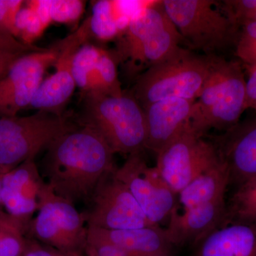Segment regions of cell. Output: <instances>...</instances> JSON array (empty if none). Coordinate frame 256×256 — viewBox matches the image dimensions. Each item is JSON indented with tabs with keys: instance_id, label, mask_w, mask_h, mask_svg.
Returning a JSON list of instances; mask_svg holds the SVG:
<instances>
[{
	"instance_id": "28",
	"label": "cell",
	"mask_w": 256,
	"mask_h": 256,
	"mask_svg": "<svg viewBox=\"0 0 256 256\" xmlns=\"http://www.w3.org/2000/svg\"><path fill=\"white\" fill-rule=\"evenodd\" d=\"M26 238L23 230L0 226V256H23Z\"/></svg>"
},
{
	"instance_id": "35",
	"label": "cell",
	"mask_w": 256,
	"mask_h": 256,
	"mask_svg": "<svg viewBox=\"0 0 256 256\" xmlns=\"http://www.w3.org/2000/svg\"><path fill=\"white\" fill-rule=\"evenodd\" d=\"M0 226L15 227L23 230L25 234L28 230V225L22 220L13 216L8 212L0 210Z\"/></svg>"
},
{
	"instance_id": "1",
	"label": "cell",
	"mask_w": 256,
	"mask_h": 256,
	"mask_svg": "<svg viewBox=\"0 0 256 256\" xmlns=\"http://www.w3.org/2000/svg\"><path fill=\"white\" fill-rule=\"evenodd\" d=\"M114 154L98 133L82 126L48 146L42 176L57 196L74 205L86 204L101 178L117 168Z\"/></svg>"
},
{
	"instance_id": "16",
	"label": "cell",
	"mask_w": 256,
	"mask_h": 256,
	"mask_svg": "<svg viewBox=\"0 0 256 256\" xmlns=\"http://www.w3.org/2000/svg\"><path fill=\"white\" fill-rule=\"evenodd\" d=\"M195 101L170 98L143 106L146 126V149L158 154L191 122Z\"/></svg>"
},
{
	"instance_id": "27",
	"label": "cell",
	"mask_w": 256,
	"mask_h": 256,
	"mask_svg": "<svg viewBox=\"0 0 256 256\" xmlns=\"http://www.w3.org/2000/svg\"><path fill=\"white\" fill-rule=\"evenodd\" d=\"M236 44V56L242 64H254L256 60V22L242 25Z\"/></svg>"
},
{
	"instance_id": "24",
	"label": "cell",
	"mask_w": 256,
	"mask_h": 256,
	"mask_svg": "<svg viewBox=\"0 0 256 256\" xmlns=\"http://www.w3.org/2000/svg\"><path fill=\"white\" fill-rule=\"evenodd\" d=\"M104 50L88 43L82 45L76 54L72 73L76 87L86 92L88 82L96 68Z\"/></svg>"
},
{
	"instance_id": "31",
	"label": "cell",
	"mask_w": 256,
	"mask_h": 256,
	"mask_svg": "<svg viewBox=\"0 0 256 256\" xmlns=\"http://www.w3.org/2000/svg\"><path fill=\"white\" fill-rule=\"evenodd\" d=\"M74 252H62L41 244L34 239L26 238V248L23 256H70Z\"/></svg>"
},
{
	"instance_id": "38",
	"label": "cell",
	"mask_w": 256,
	"mask_h": 256,
	"mask_svg": "<svg viewBox=\"0 0 256 256\" xmlns=\"http://www.w3.org/2000/svg\"><path fill=\"white\" fill-rule=\"evenodd\" d=\"M171 256L170 255H158V256Z\"/></svg>"
},
{
	"instance_id": "26",
	"label": "cell",
	"mask_w": 256,
	"mask_h": 256,
	"mask_svg": "<svg viewBox=\"0 0 256 256\" xmlns=\"http://www.w3.org/2000/svg\"><path fill=\"white\" fill-rule=\"evenodd\" d=\"M86 2L82 0H52V22L72 24L82 18Z\"/></svg>"
},
{
	"instance_id": "7",
	"label": "cell",
	"mask_w": 256,
	"mask_h": 256,
	"mask_svg": "<svg viewBox=\"0 0 256 256\" xmlns=\"http://www.w3.org/2000/svg\"><path fill=\"white\" fill-rule=\"evenodd\" d=\"M75 126L64 116L38 110L0 118V165L14 169L35 156Z\"/></svg>"
},
{
	"instance_id": "5",
	"label": "cell",
	"mask_w": 256,
	"mask_h": 256,
	"mask_svg": "<svg viewBox=\"0 0 256 256\" xmlns=\"http://www.w3.org/2000/svg\"><path fill=\"white\" fill-rule=\"evenodd\" d=\"M116 60L128 62L134 68H148L166 62L180 53L184 42L165 11L162 1H152L136 16L118 38Z\"/></svg>"
},
{
	"instance_id": "29",
	"label": "cell",
	"mask_w": 256,
	"mask_h": 256,
	"mask_svg": "<svg viewBox=\"0 0 256 256\" xmlns=\"http://www.w3.org/2000/svg\"><path fill=\"white\" fill-rule=\"evenodd\" d=\"M24 4L22 0H0V33L15 38V22Z\"/></svg>"
},
{
	"instance_id": "11",
	"label": "cell",
	"mask_w": 256,
	"mask_h": 256,
	"mask_svg": "<svg viewBox=\"0 0 256 256\" xmlns=\"http://www.w3.org/2000/svg\"><path fill=\"white\" fill-rule=\"evenodd\" d=\"M60 42L48 48L24 54L0 77V118L16 116L30 107L48 67L54 65Z\"/></svg>"
},
{
	"instance_id": "9",
	"label": "cell",
	"mask_w": 256,
	"mask_h": 256,
	"mask_svg": "<svg viewBox=\"0 0 256 256\" xmlns=\"http://www.w3.org/2000/svg\"><path fill=\"white\" fill-rule=\"evenodd\" d=\"M26 233L28 238L62 252H84L88 226L75 205L57 196L47 184L41 206Z\"/></svg>"
},
{
	"instance_id": "14",
	"label": "cell",
	"mask_w": 256,
	"mask_h": 256,
	"mask_svg": "<svg viewBox=\"0 0 256 256\" xmlns=\"http://www.w3.org/2000/svg\"><path fill=\"white\" fill-rule=\"evenodd\" d=\"M46 186L34 159L26 160L3 178L2 205L8 214L28 225L32 216L40 210Z\"/></svg>"
},
{
	"instance_id": "21",
	"label": "cell",
	"mask_w": 256,
	"mask_h": 256,
	"mask_svg": "<svg viewBox=\"0 0 256 256\" xmlns=\"http://www.w3.org/2000/svg\"><path fill=\"white\" fill-rule=\"evenodd\" d=\"M89 20L92 36L101 41H110L124 34L132 18L124 1L100 0L94 3Z\"/></svg>"
},
{
	"instance_id": "19",
	"label": "cell",
	"mask_w": 256,
	"mask_h": 256,
	"mask_svg": "<svg viewBox=\"0 0 256 256\" xmlns=\"http://www.w3.org/2000/svg\"><path fill=\"white\" fill-rule=\"evenodd\" d=\"M88 232L121 248L132 256H170L172 246L160 226L118 230L88 226Z\"/></svg>"
},
{
	"instance_id": "4",
	"label": "cell",
	"mask_w": 256,
	"mask_h": 256,
	"mask_svg": "<svg viewBox=\"0 0 256 256\" xmlns=\"http://www.w3.org/2000/svg\"><path fill=\"white\" fill-rule=\"evenodd\" d=\"M216 55H196L183 48L162 63L146 69L137 78L132 95L143 106L156 101L201 95Z\"/></svg>"
},
{
	"instance_id": "36",
	"label": "cell",
	"mask_w": 256,
	"mask_h": 256,
	"mask_svg": "<svg viewBox=\"0 0 256 256\" xmlns=\"http://www.w3.org/2000/svg\"><path fill=\"white\" fill-rule=\"evenodd\" d=\"M23 54H24L0 50V77L4 75L15 60Z\"/></svg>"
},
{
	"instance_id": "37",
	"label": "cell",
	"mask_w": 256,
	"mask_h": 256,
	"mask_svg": "<svg viewBox=\"0 0 256 256\" xmlns=\"http://www.w3.org/2000/svg\"><path fill=\"white\" fill-rule=\"evenodd\" d=\"M11 168L0 165V206L2 205V186L3 178H4L6 173L9 172Z\"/></svg>"
},
{
	"instance_id": "6",
	"label": "cell",
	"mask_w": 256,
	"mask_h": 256,
	"mask_svg": "<svg viewBox=\"0 0 256 256\" xmlns=\"http://www.w3.org/2000/svg\"><path fill=\"white\" fill-rule=\"evenodd\" d=\"M165 11L184 42L206 55H216L236 44L239 28L213 0H163Z\"/></svg>"
},
{
	"instance_id": "39",
	"label": "cell",
	"mask_w": 256,
	"mask_h": 256,
	"mask_svg": "<svg viewBox=\"0 0 256 256\" xmlns=\"http://www.w3.org/2000/svg\"><path fill=\"white\" fill-rule=\"evenodd\" d=\"M254 110H255L256 111V106H255V108H254Z\"/></svg>"
},
{
	"instance_id": "30",
	"label": "cell",
	"mask_w": 256,
	"mask_h": 256,
	"mask_svg": "<svg viewBox=\"0 0 256 256\" xmlns=\"http://www.w3.org/2000/svg\"><path fill=\"white\" fill-rule=\"evenodd\" d=\"M84 252L87 256H132L121 248L88 232Z\"/></svg>"
},
{
	"instance_id": "32",
	"label": "cell",
	"mask_w": 256,
	"mask_h": 256,
	"mask_svg": "<svg viewBox=\"0 0 256 256\" xmlns=\"http://www.w3.org/2000/svg\"><path fill=\"white\" fill-rule=\"evenodd\" d=\"M42 50L43 48H38L34 45L24 44L14 37L0 33V50L26 54Z\"/></svg>"
},
{
	"instance_id": "20",
	"label": "cell",
	"mask_w": 256,
	"mask_h": 256,
	"mask_svg": "<svg viewBox=\"0 0 256 256\" xmlns=\"http://www.w3.org/2000/svg\"><path fill=\"white\" fill-rule=\"evenodd\" d=\"M228 184V168L220 161V164L200 175L184 188L178 194L174 207L186 210L223 200Z\"/></svg>"
},
{
	"instance_id": "22",
	"label": "cell",
	"mask_w": 256,
	"mask_h": 256,
	"mask_svg": "<svg viewBox=\"0 0 256 256\" xmlns=\"http://www.w3.org/2000/svg\"><path fill=\"white\" fill-rule=\"evenodd\" d=\"M117 62L114 54L104 50L89 78L85 92H98L114 97L122 96L124 92L118 76Z\"/></svg>"
},
{
	"instance_id": "33",
	"label": "cell",
	"mask_w": 256,
	"mask_h": 256,
	"mask_svg": "<svg viewBox=\"0 0 256 256\" xmlns=\"http://www.w3.org/2000/svg\"><path fill=\"white\" fill-rule=\"evenodd\" d=\"M248 74L246 84V110L254 109L256 106V64H244Z\"/></svg>"
},
{
	"instance_id": "2",
	"label": "cell",
	"mask_w": 256,
	"mask_h": 256,
	"mask_svg": "<svg viewBox=\"0 0 256 256\" xmlns=\"http://www.w3.org/2000/svg\"><path fill=\"white\" fill-rule=\"evenodd\" d=\"M82 122L98 133L114 154L130 156L146 149V116L132 94L85 92Z\"/></svg>"
},
{
	"instance_id": "12",
	"label": "cell",
	"mask_w": 256,
	"mask_h": 256,
	"mask_svg": "<svg viewBox=\"0 0 256 256\" xmlns=\"http://www.w3.org/2000/svg\"><path fill=\"white\" fill-rule=\"evenodd\" d=\"M117 178L126 185L152 224L160 226L169 218L178 194L170 188L156 166L146 164L142 152L128 156L116 170Z\"/></svg>"
},
{
	"instance_id": "13",
	"label": "cell",
	"mask_w": 256,
	"mask_h": 256,
	"mask_svg": "<svg viewBox=\"0 0 256 256\" xmlns=\"http://www.w3.org/2000/svg\"><path fill=\"white\" fill-rule=\"evenodd\" d=\"M92 36L88 18L74 33L58 42L60 50L54 64L55 72L43 80L30 108L63 116L62 110L76 88L72 73L74 56Z\"/></svg>"
},
{
	"instance_id": "25",
	"label": "cell",
	"mask_w": 256,
	"mask_h": 256,
	"mask_svg": "<svg viewBox=\"0 0 256 256\" xmlns=\"http://www.w3.org/2000/svg\"><path fill=\"white\" fill-rule=\"evenodd\" d=\"M47 28L36 13L25 5L15 22V38L24 44L33 45Z\"/></svg>"
},
{
	"instance_id": "23",
	"label": "cell",
	"mask_w": 256,
	"mask_h": 256,
	"mask_svg": "<svg viewBox=\"0 0 256 256\" xmlns=\"http://www.w3.org/2000/svg\"><path fill=\"white\" fill-rule=\"evenodd\" d=\"M232 222L256 224V176L239 185L226 206L222 225Z\"/></svg>"
},
{
	"instance_id": "34",
	"label": "cell",
	"mask_w": 256,
	"mask_h": 256,
	"mask_svg": "<svg viewBox=\"0 0 256 256\" xmlns=\"http://www.w3.org/2000/svg\"><path fill=\"white\" fill-rule=\"evenodd\" d=\"M24 4L31 8L40 18L44 24L48 28L52 22L50 18V4L52 0H28Z\"/></svg>"
},
{
	"instance_id": "17",
	"label": "cell",
	"mask_w": 256,
	"mask_h": 256,
	"mask_svg": "<svg viewBox=\"0 0 256 256\" xmlns=\"http://www.w3.org/2000/svg\"><path fill=\"white\" fill-rule=\"evenodd\" d=\"M226 214L225 198L186 210L174 207L164 233L172 246L197 242L223 224Z\"/></svg>"
},
{
	"instance_id": "40",
	"label": "cell",
	"mask_w": 256,
	"mask_h": 256,
	"mask_svg": "<svg viewBox=\"0 0 256 256\" xmlns=\"http://www.w3.org/2000/svg\"><path fill=\"white\" fill-rule=\"evenodd\" d=\"M254 64H256V60L255 63H254Z\"/></svg>"
},
{
	"instance_id": "10",
	"label": "cell",
	"mask_w": 256,
	"mask_h": 256,
	"mask_svg": "<svg viewBox=\"0 0 256 256\" xmlns=\"http://www.w3.org/2000/svg\"><path fill=\"white\" fill-rule=\"evenodd\" d=\"M116 169L101 178L86 203L87 208L82 214L88 226L118 230L156 226L148 220L126 185L117 178Z\"/></svg>"
},
{
	"instance_id": "18",
	"label": "cell",
	"mask_w": 256,
	"mask_h": 256,
	"mask_svg": "<svg viewBox=\"0 0 256 256\" xmlns=\"http://www.w3.org/2000/svg\"><path fill=\"white\" fill-rule=\"evenodd\" d=\"M196 244L195 256H256V224H224Z\"/></svg>"
},
{
	"instance_id": "3",
	"label": "cell",
	"mask_w": 256,
	"mask_h": 256,
	"mask_svg": "<svg viewBox=\"0 0 256 256\" xmlns=\"http://www.w3.org/2000/svg\"><path fill=\"white\" fill-rule=\"evenodd\" d=\"M244 69L238 60L216 58L200 98L195 101L191 126L204 137L212 129L226 131L236 126L246 110Z\"/></svg>"
},
{
	"instance_id": "15",
	"label": "cell",
	"mask_w": 256,
	"mask_h": 256,
	"mask_svg": "<svg viewBox=\"0 0 256 256\" xmlns=\"http://www.w3.org/2000/svg\"><path fill=\"white\" fill-rule=\"evenodd\" d=\"M229 172V183L239 185L256 176V118L236 126L212 139Z\"/></svg>"
},
{
	"instance_id": "8",
	"label": "cell",
	"mask_w": 256,
	"mask_h": 256,
	"mask_svg": "<svg viewBox=\"0 0 256 256\" xmlns=\"http://www.w3.org/2000/svg\"><path fill=\"white\" fill-rule=\"evenodd\" d=\"M220 161L212 141L194 132L190 122L156 154V168L172 190L178 194Z\"/></svg>"
}]
</instances>
